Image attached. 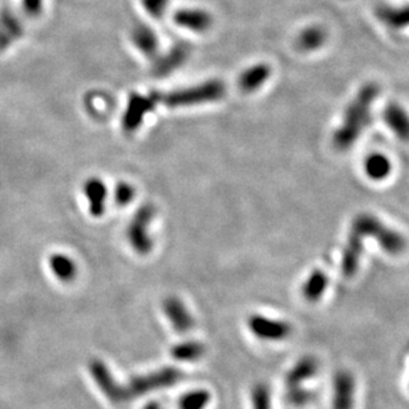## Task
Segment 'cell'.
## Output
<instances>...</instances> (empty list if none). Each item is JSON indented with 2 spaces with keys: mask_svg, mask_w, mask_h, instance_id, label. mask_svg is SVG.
Wrapping results in <instances>:
<instances>
[{
  "mask_svg": "<svg viewBox=\"0 0 409 409\" xmlns=\"http://www.w3.org/2000/svg\"><path fill=\"white\" fill-rule=\"evenodd\" d=\"M156 217V207L152 204L141 206L126 227V239L130 247L141 255H146L153 248L150 225Z\"/></svg>",
  "mask_w": 409,
  "mask_h": 409,
  "instance_id": "obj_5",
  "label": "cell"
},
{
  "mask_svg": "<svg viewBox=\"0 0 409 409\" xmlns=\"http://www.w3.org/2000/svg\"><path fill=\"white\" fill-rule=\"evenodd\" d=\"M380 93L376 82L364 84L348 104L342 123L336 128L332 143L339 152L351 149L371 124V108Z\"/></svg>",
  "mask_w": 409,
  "mask_h": 409,
  "instance_id": "obj_2",
  "label": "cell"
},
{
  "mask_svg": "<svg viewBox=\"0 0 409 409\" xmlns=\"http://www.w3.org/2000/svg\"><path fill=\"white\" fill-rule=\"evenodd\" d=\"M88 369L93 382L96 383L97 388L100 389L102 395L113 404H123L128 401L125 388L120 383L116 382L110 369L102 362V359H92L88 363Z\"/></svg>",
  "mask_w": 409,
  "mask_h": 409,
  "instance_id": "obj_7",
  "label": "cell"
},
{
  "mask_svg": "<svg viewBox=\"0 0 409 409\" xmlns=\"http://www.w3.org/2000/svg\"><path fill=\"white\" fill-rule=\"evenodd\" d=\"M377 16L392 28H404L409 25V5L393 7L383 5L377 10Z\"/></svg>",
  "mask_w": 409,
  "mask_h": 409,
  "instance_id": "obj_22",
  "label": "cell"
},
{
  "mask_svg": "<svg viewBox=\"0 0 409 409\" xmlns=\"http://www.w3.org/2000/svg\"><path fill=\"white\" fill-rule=\"evenodd\" d=\"M383 120L400 140L409 143V115L401 105L388 104L383 112Z\"/></svg>",
  "mask_w": 409,
  "mask_h": 409,
  "instance_id": "obj_13",
  "label": "cell"
},
{
  "mask_svg": "<svg viewBox=\"0 0 409 409\" xmlns=\"http://www.w3.org/2000/svg\"><path fill=\"white\" fill-rule=\"evenodd\" d=\"M49 267L52 272L56 275V278L62 282H72L78 275V266L73 262V259L62 253L52 254L49 257Z\"/></svg>",
  "mask_w": 409,
  "mask_h": 409,
  "instance_id": "obj_20",
  "label": "cell"
},
{
  "mask_svg": "<svg viewBox=\"0 0 409 409\" xmlns=\"http://www.w3.org/2000/svg\"><path fill=\"white\" fill-rule=\"evenodd\" d=\"M356 382L349 371H339L334 377L332 409H353Z\"/></svg>",
  "mask_w": 409,
  "mask_h": 409,
  "instance_id": "obj_9",
  "label": "cell"
},
{
  "mask_svg": "<svg viewBox=\"0 0 409 409\" xmlns=\"http://www.w3.org/2000/svg\"><path fill=\"white\" fill-rule=\"evenodd\" d=\"M327 287V274L325 271L316 268L307 277L306 282L302 287V292H303V296L307 302L316 303L323 298Z\"/></svg>",
  "mask_w": 409,
  "mask_h": 409,
  "instance_id": "obj_18",
  "label": "cell"
},
{
  "mask_svg": "<svg viewBox=\"0 0 409 409\" xmlns=\"http://www.w3.org/2000/svg\"><path fill=\"white\" fill-rule=\"evenodd\" d=\"M204 344L197 340H186L170 349L172 358L178 362H196L204 356Z\"/></svg>",
  "mask_w": 409,
  "mask_h": 409,
  "instance_id": "obj_23",
  "label": "cell"
},
{
  "mask_svg": "<svg viewBox=\"0 0 409 409\" xmlns=\"http://www.w3.org/2000/svg\"><path fill=\"white\" fill-rule=\"evenodd\" d=\"M270 75H271L270 65H267L265 62H259V64L251 65L250 68H247L242 72L238 80V85L242 92L253 93L258 91L268 80Z\"/></svg>",
  "mask_w": 409,
  "mask_h": 409,
  "instance_id": "obj_16",
  "label": "cell"
},
{
  "mask_svg": "<svg viewBox=\"0 0 409 409\" xmlns=\"http://www.w3.org/2000/svg\"><path fill=\"white\" fill-rule=\"evenodd\" d=\"M247 326L254 336L268 342L285 340L292 332V327L285 320L267 318L259 314L251 315L247 319Z\"/></svg>",
  "mask_w": 409,
  "mask_h": 409,
  "instance_id": "obj_8",
  "label": "cell"
},
{
  "mask_svg": "<svg viewBox=\"0 0 409 409\" xmlns=\"http://www.w3.org/2000/svg\"><path fill=\"white\" fill-rule=\"evenodd\" d=\"M327 40V32L320 25H309L306 27L296 39V47L302 52H314L323 47Z\"/></svg>",
  "mask_w": 409,
  "mask_h": 409,
  "instance_id": "obj_19",
  "label": "cell"
},
{
  "mask_svg": "<svg viewBox=\"0 0 409 409\" xmlns=\"http://www.w3.org/2000/svg\"><path fill=\"white\" fill-rule=\"evenodd\" d=\"M159 102H161V95L159 93H150L146 96L132 93L128 99V105L124 112V132L126 135H133L143 125L145 117L150 112H153Z\"/></svg>",
  "mask_w": 409,
  "mask_h": 409,
  "instance_id": "obj_6",
  "label": "cell"
},
{
  "mask_svg": "<svg viewBox=\"0 0 409 409\" xmlns=\"http://www.w3.org/2000/svg\"><path fill=\"white\" fill-rule=\"evenodd\" d=\"M314 399H315V393L303 388V387L288 388V392L285 396L286 403H288L290 406H295V407H303L308 403H311Z\"/></svg>",
  "mask_w": 409,
  "mask_h": 409,
  "instance_id": "obj_26",
  "label": "cell"
},
{
  "mask_svg": "<svg viewBox=\"0 0 409 409\" xmlns=\"http://www.w3.org/2000/svg\"><path fill=\"white\" fill-rule=\"evenodd\" d=\"M173 19L177 25L184 27V28H187L194 32H204L213 24V19L209 15V12L202 11V10H197V8L178 10L174 14Z\"/></svg>",
  "mask_w": 409,
  "mask_h": 409,
  "instance_id": "obj_15",
  "label": "cell"
},
{
  "mask_svg": "<svg viewBox=\"0 0 409 409\" xmlns=\"http://www.w3.org/2000/svg\"><path fill=\"white\" fill-rule=\"evenodd\" d=\"M132 40L146 58H156L159 52V39L156 32L145 25L137 24L132 31Z\"/></svg>",
  "mask_w": 409,
  "mask_h": 409,
  "instance_id": "obj_17",
  "label": "cell"
},
{
  "mask_svg": "<svg viewBox=\"0 0 409 409\" xmlns=\"http://www.w3.org/2000/svg\"><path fill=\"white\" fill-rule=\"evenodd\" d=\"M190 55V47L185 43L176 44L172 49H169L165 55L156 58V62L153 64L152 73L156 78H165L174 71H177L180 67H183Z\"/></svg>",
  "mask_w": 409,
  "mask_h": 409,
  "instance_id": "obj_11",
  "label": "cell"
},
{
  "mask_svg": "<svg viewBox=\"0 0 409 409\" xmlns=\"http://www.w3.org/2000/svg\"><path fill=\"white\" fill-rule=\"evenodd\" d=\"M23 11L30 18L39 16L43 11V0H21Z\"/></svg>",
  "mask_w": 409,
  "mask_h": 409,
  "instance_id": "obj_29",
  "label": "cell"
},
{
  "mask_svg": "<svg viewBox=\"0 0 409 409\" xmlns=\"http://www.w3.org/2000/svg\"><path fill=\"white\" fill-rule=\"evenodd\" d=\"M184 377V372L174 367H165V369H157L154 372L146 373L143 376H135L132 377L125 386V393L128 397V401L143 396L149 392H154L157 389L169 388L177 384Z\"/></svg>",
  "mask_w": 409,
  "mask_h": 409,
  "instance_id": "obj_4",
  "label": "cell"
},
{
  "mask_svg": "<svg viewBox=\"0 0 409 409\" xmlns=\"http://www.w3.org/2000/svg\"><path fill=\"white\" fill-rule=\"evenodd\" d=\"M163 308L170 326L177 334L180 335L187 334L196 326L194 318L190 315L189 309L186 308L184 302L178 296L165 298Z\"/></svg>",
  "mask_w": 409,
  "mask_h": 409,
  "instance_id": "obj_10",
  "label": "cell"
},
{
  "mask_svg": "<svg viewBox=\"0 0 409 409\" xmlns=\"http://www.w3.org/2000/svg\"><path fill=\"white\" fill-rule=\"evenodd\" d=\"M364 170L371 180L382 181V180H386L390 174L392 164L386 154L372 153L366 159Z\"/></svg>",
  "mask_w": 409,
  "mask_h": 409,
  "instance_id": "obj_21",
  "label": "cell"
},
{
  "mask_svg": "<svg viewBox=\"0 0 409 409\" xmlns=\"http://www.w3.org/2000/svg\"><path fill=\"white\" fill-rule=\"evenodd\" d=\"M82 191L88 200L89 213L93 217H102L105 211V202L108 197V190L104 181L97 177H91L84 183Z\"/></svg>",
  "mask_w": 409,
  "mask_h": 409,
  "instance_id": "obj_14",
  "label": "cell"
},
{
  "mask_svg": "<svg viewBox=\"0 0 409 409\" xmlns=\"http://www.w3.org/2000/svg\"><path fill=\"white\" fill-rule=\"evenodd\" d=\"M143 8L156 19L163 18L167 7V0H143Z\"/></svg>",
  "mask_w": 409,
  "mask_h": 409,
  "instance_id": "obj_28",
  "label": "cell"
},
{
  "mask_svg": "<svg viewBox=\"0 0 409 409\" xmlns=\"http://www.w3.org/2000/svg\"><path fill=\"white\" fill-rule=\"evenodd\" d=\"M211 395L206 389H194L186 392L178 400V409H206Z\"/></svg>",
  "mask_w": 409,
  "mask_h": 409,
  "instance_id": "obj_24",
  "label": "cell"
},
{
  "mask_svg": "<svg viewBox=\"0 0 409 409\" xmlns=\"http://www.w3.org/2000/svg\"><path fill=\"white\" fill-rule=\"evenodd\" d=\"M226 95V85L221 80H209L194 86L169 92L161 96L165 105L170 108L191 106L221 100Z\"/></svg>",
  "mask_w": 409,
  "mask_h": 409,
  "instance_id": "obj_3",
  "label": "cell"
},
{
  "mask_svg": "<svg viewBox=\"0 0 409 409\" xmlns=\"http://www.w3.org/2000/svg\"><path fill=\"white\" fill-rule=\"evenodd\" d=\"M135 196H136V190H135L133 185L128 184L125 181H121L116 185L115 191H113L115 202L117 206H121V207L130 204L133 201Z\"/></svg>",
  "mask_w": 409,
  "mask_h": 409,
  "instance_id": "obj_27",
  "label": "cell"
},
{
  "mask_svg": "<svg viewBox=\"0 0 409 409\" xmlns=\"http://www.w3.org/2000/svg\"><path fill=\"white\" fill-rule=\"evenodd\" d=\"M319 371V362L314 356H303L292 369L287 372L285 377L287 388L302 387L306 382L314 379Z\"/></svg>",
  "mask_w": 409,
  "mask_h": 409,
  "instance_id": "obj_12",
  "label": "cell"
},
{
  "mask_svg": "<svg viewBox=\"0 0 409 409\" xmlns=\"http://www.w3.org/2000/svg\"><path fill=\"white\" fill-rule=\"evenodd\" d=\"M251 409H272L271 390L265 383H258L253 387Z\"/></svg>",
  "mask_w": 409,
  "mask_h": 409,
  "instance_id": "obj_25",
  "label": "cell"
},
{
  "mask_svg": "<svg viewBox=\"0 0 409 409\" xmlns=\"http://www.w3.org/2000/svg\"><path fill=\"white\" fill-rule=\"evenodd\" d=\"M367 239H375L389 255H399L407 247V239L401 233L389 227L375 214L359 213L351 221L347 241L342 251L340 271L346 278L358 272L364 250L363 246Z\"/></svg>",
  "mask_w": 409,
  "mask_h": 409,
  "instance_id": "obj_1",
  "label": "cell"
},
{
  "mask_svg": "<svg viewBox=\"0 0 409 409\" xmlns=\"http://www.w3.org/2000/svg\"><path fill=\"white\" fill-rule=\"evenodd\" d=\"M143 409H163V407L157 401H150L143 407Z\"/></svg>",
  "mask_w": 409,
  "mask_h": 409,
  "instance_id": "obj_30",
  "label": "cell"
}]
</instances>
